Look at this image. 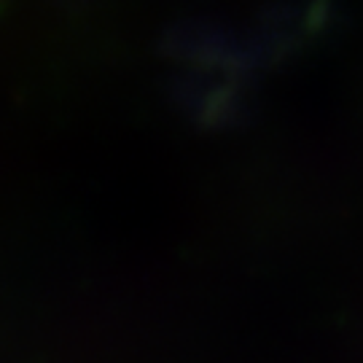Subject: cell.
I'll return each mask as SVG.
<instances>
[]
</instances>
